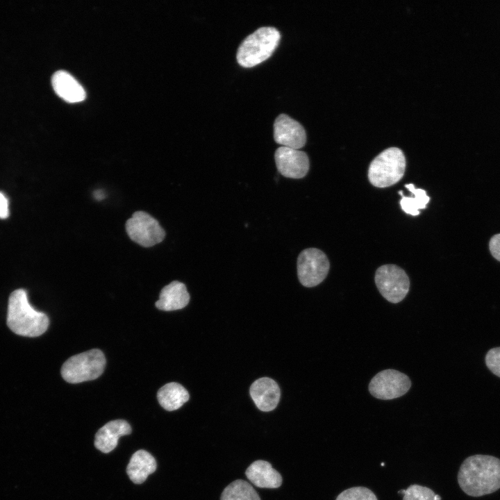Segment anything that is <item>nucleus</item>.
I'll return each instance as SVG.
<instances>
[{"instance_id": "f257e3e1", "label": "nucleus", "mask_w": 500, "mask_h": 500, "mask_svg": "<svg viewBox=\"0 0 500 500\" xmlns=\"http://www.w3.org/2000/svg\"><path fill=\"white\" fill-rule=\"evenodd\" d=\"M458 482L467 495L477 497L500 489V459L489 455L467 458L460 467Z\"/></svg>"}, {"instance_id": "f03ea898", "label": "nucleus", "mask_w": 500, "mask_h": 500, "mask_svg": "<svg viewBox=\"0 0 500 500\" xmlns=\"http://www.w3.org/2000/svg\"><path fill=\"white\" fill-rule=\"evenodd\" d=\"M49 320L46 314L35 310L28 302L26 291L18 289L8 299L7 325L17 335L38 337L48 328Z\"/></svg>"}, {"instance_id": "7ed1b4c3", "label": "nucleus", "mask_w": 500, "mask_h": 500, "mask_svg": "<svg viewBox=\"0 0 500 500\" xmlns=\"http://www.w3.org/2000/svg\"><path fill=\"white\" fill-rule=\"evenodd\" d=\"M280 38V33L275 27L258 28L240 44L236 55L238 62L244 67L260 64L272 54Z\"/></svg>"}, {"instance_id": "20e7f679", "label": "nucleus", "mask_w": 500, "mask_h": 500, "mask_svg": "<svg viewBox=\"0 0 500 500\" xmlns=\"http://www.w3.org/2000/svg\"><path fill=\"white\" fill-rule=\"evenodd\" d=\"M406 165V158L401 149L388 148L371 162L368 169L369 181L377 188L391 186L403 176Z\"/></svg>"}, {"instance_id": "39448f33", "label": "nucleus", "mask_w": 500, "mask_h": 500, "mask_svg": "<svg viewBox=\"0 0 500 500\" xmlns=\"http://www.w3.org/2000/svg\"><path fill=\"white\" fill-rule=\"evenodd\" d=\"M106 365L103 353L93 349L67 359L62 366L61 375L70 383H78L97 378Z\"/></svg>"}, {"instance_id": "423d86ee", "label": "nucleus", "mask_w": 500, "mask_h": 500, "mask_svg": "<svg viewBox=\"0 0 500 500\" xmlns=\"http://www.w3.org/2000/svg\"><path fill=\"white\" fill-rule=\"evenodd\" d=\"M374 281L381 294L389 302L401 301L409 291L410 280L406 272L395 265H384L377 269Z\"/></svg>"}, {"instance_id": "0eeeda50", "label": "nucleus", "mask_w": 500, "mask_h": 500, "mask_svg": "<svg viewBox=\"0 0 500 500\" xmlns=\"http://www.w3.org/2000/svg\"><path fill=\"white\" fill-rule=\"evenodd\" d=\"M329 267V261L323 251L315 248L304 249L297 258L299 281L305 287H315L324 280Z\"/></svg>"}, {"instance_id": "6e6552de", "label": "nucleus", "mask_w": 500, "mask_h": 500, "mask_svg": "<svg viewBox=\"0 0 500 500\" xmlns=\"http://www.w3.org/2000/svg\"><path fill=\"white\" fill-rule=\"evenodd\" d=\"M129 238L138 244L149 247L162 242L165 236L158 222L148 213L137 211L126 223Z\"/></svg>"}, {"instance_id": "1a4fd4ad", "label": "nucleus", "mask_w": 500, "mask_h": 500, "mask_svg": "<svg viewBox=\"0 0 500 500\" xmlns=\"http://www.w3.org/2000/svg\"><path fill=\"white\" fill-rule=\"evenodd\" d=\"M408 376L395 369H388L376 374L369 384L370 394L378 399L391 400L405 394L410 388Z\"/></svg>"}, {"instance_id": "9d476101", "label": "nucleus", "mask_w": 500, "mask_h": 500, "mask_svg": "<svg viewBox=\"0 0 500 500\" xmlns=\"http://www.w3.org/2000/svg\"><path fill=\"white\" fill-rule=\"evenodd\" d=\"M274 159L278 171L287 178H301L309 170V158L299 149L280 147L275 151Z\"/></svg>"}, {"instance_id": "9b49d317", "label": "nucleus", "mask_w": 500, "mask_h": 500, "mask_svg": "<svg viewBox=\"0 0 500 500\" xmlns=\"http://www.w3.org/2000/svg\"><path fill=\"white\" fill-rule=\"evenodd\" d=\"M274 138L282 147L299 149L306 144V134L299 122L285 114H281L274 123Z\"/></svg>"}, {"instance_id": "f8f14e48", "label": "nucleus", "mask_w": 500, "mask_h": 500, "mask_svg": "<svg viewBox=\"0 0 500 500\" xmlns=\"http://www.w3.org/2000/svg\"><path fill=\"white\" fill-rule=\"evenodd\" d=\"M249 392L254 403L261 411H272L279 402V387L276 382L270 378L262 377L257 379L251 384Z\"/></svg>"}, {"instance_id": "ddd939ff", "label": "nucleus", "mask_w": 500, "mask_h": 500, "mask_svg": "<svg viewBox=\"0 0 500 500\" xmlns=\"http://www.w3.org/2000/svg\"><path fill=\"white\" fill-rule=\"evenodd\" d=\"M131 433V427L126 421L123 419L110 421L97 432L94 446L103 453H110L117 447L119 438Z\"/></svg>"}, {"instance_id": "4468645a", "label": "nucleus", "mask_w": 500, "mask_h": 500, "mask_svg": "<svg viewBox=\"0 0 500 500\" xmlns=\"http://www.w3.org/2000/svg\"><path fill=\"white\" fill-rule=\"evenodd\" d=\"M51 84L55 92L68 103L81 102L86 97L83 86L66 71L56 72L52 76Z\"/></svg>"}, {"instance_id": "2eb2a0df", "label": "nucleus", "mask_w": 500, "mask_h": 500, "mask_svg": "<svg viewBox=\"0 0 500 500\" xmlns=\"http://www.w3.org/2000/svg\"><path fill=\"white\" fill-rule=\"evenodd\" d=\"M247 478L254 485L261 488H278L282 484V476L265 460L253 462L246 469Z\"/></svg>"}, {"instance_id": "dca6fc26", "label": "nucleus", "mask_w": 500, "mask_h": 500, "mask_svg": "<svg viewBox=\"0 0 500 500\" xmlns=\"http://www.w3.org/2000/svg\"><path fill=\"white\" fill-rule=\"evenodd\" d=\"M189 301L190 295L185 285L174 281L161 290L156 306L162 310L172 311L183 308Z\"/></svg>"}, {"instance_id": "f3484780", "label": "nucleus", "mask_w": 500, "mask_h": 500, "mask_svg": "<svg viewBox=\"0 0 500 500\" xmlns=\"http://www.w3.org/2000/svg\"><path fill=\"white\" fill-rule=\"evenodd\" d=\"M156 461L153 456L148 451L140 449L131 456L126 472L131 481L140 484L156 471Z\"/></svg>"}, {"instance_id": "a211bd4d", "label": "nucleus", "mask_w": 500, "mask_h": 500, "mask_svg": "<svg viewBox=\"0 0 500 500\" xmlns=\"http://www.w3.org/2000/svg\"><path fill=\"white\" fill-rule=\"evenodd\" d=\"M160 405L166 410L173 411L180 408L189 400L187 390L181 384L172 382L161 387L157 393Z\"/></svg>"}, {"instance_id": "6ab92c4d", "label": "nucleus", "mask_w": 500, "mask_h": 500, "mask_svg": "<svg viewBox=\"0 0 500 500\" xmlns=\"http://www.w3.org/2000/svg\"><path fill=\"white\" fill-rule=\"evenodd\" d=\"M405 187L414 195L413 197H404L402 191L399 193L402 197L400 201L401 209L407 214L416 216L419 214V209H424L429 201V197L424 190L415 188L412 183H409Z\"/></svg>"}, {"instance_id": "aec40b11", "label": "nucleus", "mask_w": 500, "mask_h": 500, "mask_svg": "<svg viewBox=\"0 0 500 500\" xmlns=\"http://www.w3.org/2000/svg\"><path fill=\"white\" fill-rule=\"evenodd\" d=\"M220 500H260V498L250 483L238 479L224 489Z\"/></svg>"}, {"instance_id": "412c9836", "label": "nucleus", "mask_w": 500, "mask_h": 500, "mask_svg": "<svg viewBox=\"0 0 500 500\" xmlns=\"http://www.w3.org/2000/svg\"><path fill=\"white\" fill-rule=\"evenodd\" d=\"M335 500H378L374 493L365 487H353L342 492Z\"/></svg>"}, {"instance_id": "4be33fe9", "label": "nucleus", "mask_w": 500, "mask_h": 500, "mask_svg": "<svg viewBox=\"0 0 500 500\" xmlns=\"http://www.w3.org/2000/svg\"><path fill=\"white\" fill-rule=\"evenodd\" d=\"M435 495L431 489L415 484L406 490L403 500H435Z\"/></svg>"}, {"instance_id": "5701e85b", "label": "nucleus", "mask_w": 500, "mask_h": 500, "mask_svg": "<svg viewBox=\"0 0 500 500\" xmlns=\"http://www.w3.org/2000/svg\"><path fill=\"white\" fill-rule=\"evenodd\" d=\"M485 364L494 374L500 377V347L488 351L485 356Z\"/></svg>"}, {"instance_id": "b1692460", "label": "nucleus", "mask_w": 500, "mask_h": 500, "mask_svg": "<svg viewBox=\"0 0 500 500\" xmlns=\"http://www.w3.org/2000/svg\"><path fill=\"white\" fill-rule=\"evenodd\" d=\"M489 247L494 258L500 261V233L494 235L490 239Z\"/></svg>"}, {"instance_id": "393cba45", "label": "nucleus", "mask_w": 500, "mask_h": 500, "mask_svg": "<svg viewBox=\"0 0 500 500\" xmlns=\"http://www.w3.org/2000/svg\"><path fill=\"white\" fill-rule=\"evenodd\" d=\"M9 215L8 201L6 197L0 192V218H6Z\"/></svg>"}, {"instance_id": "a878e982", "label": "nucleus", "mask_w": 500, "mask_h": 500, "mask_svg": "<svg viewBox=\"0 0 500 500\" xmlns=\"http://www.w3.org/2000/svg\"><path fill=\"white\" fill-rule=\"evenodd\" d=\"M95 194H97V196H98V197L97 198V199H102L104 198V195L103 193H101V191H99L98 194L95 193Z\"/></svg>"}, {"instance_id": "bb28decb", "label": "nucleus", "mask_w": 500, "mask_h": 500, "mask_svg": "<svg viewBox=\"0 0 500 500\" xmlns=\"http://www.w3.org/2000/svg\"><path fill=\"white\" fill-rule=\"evenodd\" d=\"M435 500H441V497H440L438 494H436V495H435Z\"/></svg>"}, {"instance_id": "cd10ccee", "label": "nucleus", "mask_w": 500, "mask_h": 500, "mask_svg": "<svg viewBox=\"0 0 500 500\" xmlns=\"http://www.w3.org/2000/svg\"><path fill=\"white\" fill-rule=\"evenodd\" d=\"M405 492H406V490H401L399 491L398 492H399V494H403L405 493Z\"/></svg>"}]
</instances>
